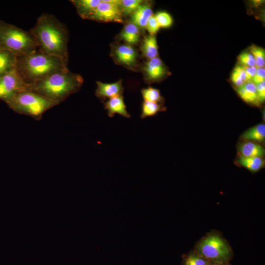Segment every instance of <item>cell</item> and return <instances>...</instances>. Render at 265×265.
<instances>
[{
    "label": "cell",
    "instance_id": "obj_7",
    "mask_svg": "<svg viewBox=\"0 0 265 265\" xmlns=\"http://www.w3.org/2000/svg\"><path fill=\"white\" fill-rule=\"evenodd\" d=\"M29 85L16 68L13 69L0 76V100L6 103L18 93L29 90Z\"/></svg>",
    "mask_w": 265,
    "mask_h": 265
},
{
    "label": "cell",
    "instance_id": "obj_13",
    "mask_svg": "<svg viewBox=\"0 0 265 265\" xmlns=\"http://www.w3.org/2000/svg\"><path fill=\"white\" fill-rule=\"evenodd\" d=\"M104 104L105 109L107 110L109 117H113L115 114H118L125 118L131 117L130 114L126 110L122 95L110 98Z\"/></svg>",
    "mask_w": 265,
    "mask_h": 265
},
{
    "label": "cell",
    "instance_id": "obj_18",
    "mask_svg": "<svg viewBox=\"0 0 265 265\" xmlns=\"http://www.w3.org/2000/svg\"><path fill=\"white\" fill-rule=\"evenodd\" d=\"M140 51L143 56L148 60L158 57V46L155 35H148L143 38Z\"/></svg>",
    "mask_w": 265,
    "mask_h": 265
},
{
    "label": "cell",
    "instance_id": "obj_26",
    "mask_svg": "<svg viewBox=\"0 0 265 265\" xmlns=\"http://www.w3.org/2000/svg\"><path fill=\"white\" fill-rule=\"evenodd\" d=\"M249 52L252 54L255 61L257 68H265V50L256 45H252L249 48Z\"/></svg>",
    "mask_w": 265,
    "mask_h": 265
},
{
    "label": "cell",
    "instance_id": "obj_12",
    "mask_svg": "<svg viewBox=\"0 0 265 265\" xmlns=\"http://www.w3.org/2000/svg\"><path fill=\"white\" fill-rule=\"evenodd\" d=\"M153 15L151 4L144 1L131 15V22L140 28H145L148 21Z\"/></svg>",
    "mask_w": 265,
    "mask_h": 265
},
{
    "label": "cell",
    "instance_id": "obj_14",
    "mask_svg": "<svg viewBox=\"0 0 265 265\" xmlns=\"http://www.w3.org/2000/svg\"><path fill=\"white\" fill-rule=\"evenodd\" d=\"M140 28L132 22L127 23L123 27L118 38L132 46L137 45L140 39Z\"/></svg>",
    "mask_w": 265,
    "mask_h": 265
},
{
    "label": "cell",
    "instance_id": "obj_30",
    "mask_svg": "<svg viewBox=\"0 0 265 265\" xmlns=\"http://www.w3.org/2000/svg\"><path fill=\"white\" fill-rule=\"evenodd\" d=\"M159 28L155 16L153 15L148 21L145 28L149 33V35H154L159 31Z\"/></svg>",
    "mask_w": 265,
    "mask_h": 265
},
{
    "label": "cell",
    "instance_id": "obj_1",
    "mask_svg": "<svg viewBox=\"0 0 265 265\" xmlns=\"http://www.w3.org/2000/svg\"><path fill=\"white\" fill-rule=\"evenodd\" d=\"M29 32L34 38L40 51L56 56L67 63L68 30L55 17L42 14Z\"/></svg>",
    "mask_w": 265,
    "mask_h": 265
},
{
    "label": "cell",
    "instance_id": "obj_17",
    "mask_svg": "<svg viewBox=\"0 0 265 265\" xmlns=\"http://www.w3.org/2000/svg\"><path fill=\"white\" fill-rule=\"evenodd\" d=\"M76 8L78 14L83 19H87L101 0H71Z\"/></svg>",
    "mask_w": 265,
    "mask_h": 265
},
{
    "label": "cell",
    "instance_id": "obj_33",
    "mask_svg": "<svg viewBox=\"0 0 265 265\" xmlns=\"http://www.w3.org/2000/svg\"><path fill=\"white\" fill-rule=\"evenodd\" d=\"M246 76V80L247 81H251L254 76L255 75L257 68L256 66L247 67L243 66Z\"/></svg>",
    "mask_w": 265,
    "mask_h": 265
},
{
    "label": "cell",
    "instance_id": "obj_28",
    "mask_svg": "<svg viewBox=\"0 0 265 265\" xmlns=\"http://www.w3.org/2000/svg\"><path fill=\"white\" fill-rule=\"evenodd\" d=\"M239 64L243 66H255V61L253 56L249 52H243L238 57Z\"/></svg>",
    "mask_w": 265,
    "mask_h": 265
},
{
    "label": "cell",
    "instance_id": "obj_16",
    "mask_svg": "<svg viewBox=\"0 0 265 265\" xmlns=\"http://www.w3.org/2000/svg\"><path fill=\"white\" fill-rule=\"evenodd\" d=\"M239 156L245 157H261L265 155L264 147L256 142L245 141L238 148Z\"/></svg>",
    "mask_w": 265,
    "mask_h": 265
},
{
    "label": "cell",
    "instance_id": "obj_11",
    "mask_svg": "<svg viewBox=\"0 0 265 265\" xmlns=\"http://www.w3.org/2000/svg\"><path fill=\"white\" fill-rule=\"evenodd\" d=\"M96 84L95 95L102 101L122 95L124 91L121 80L113 83H104L97 81Z\"/></svg>",
    "mask_w": 265,
    "mask_h": 265
},
{
    "label": "cell",
    "instance_id": "obj_21",
    "mask_svg": "<svg viewBox=\"0 0 265 265\" xmlns=\"http://www.w3.org/2000/svg\"><path fill=\"white\" fill-rule=\"evenodd\" d=\"M237 162L240 166L252 172L258 171L265 165V160L261 157H245L239 156Z\"/></svg>",
    "mask_w": 265,
    "mask_h": 265
},
{
    "label": "cell",
    "instance_id": "obj_27",
    "mask_svg": "<svg viewBox=\"0 0 265 265\" xmlns=\"http://www.w3.org/2000/svg\"><path fill=\"white\" fill-rule=\"evenodd\" d=\"M155 17L160 27H169L173 22L171 16L165 11H160L157 13L155 15Z\"/></svg>",
    "mask_w": 265,
    "mask_h": 265
},
{
    "label": "cell",
    "instance_id": "obj_6",
    "mask_svg": "<svg viewBox=\"0 0 265 265\" xmlns=\"http://www.w3.org/2000/svg\"><path fill=\"white\" fill-rule=\"evenodd\" d=\"M198 249L204 257L216 262L225 261L230 256L228 245L217 235H210L203 239L198 244Z\"/></svg>",
    "mask_w": 265,
    "mask_h": 265
},
{
    "label": "cell",
    "instance_id": "obj_8",
    "mask_svg": "<svg viewBox=\"0 0 265 265\" xmlns=\"http://www.w3.org/2000/svg\"><path fill=\"white\" fill-rule=\"evenodd\" d=\"M121 0H101L87 20L100 22L122 23L123 16L120 8Z\"/></svg>",
    "mask_w": 265,
    "mask_h": 265
},
{
    "label": "cell",
    "instance_id": "obj_32",
    "mask_svg": "<svg viewBox=\"0 0 265 265\" xmlns=\"http://www.w3.org/2000/svg\"><path fill=\"white\" fill-rule=\"evenodd\" d=\"M258 105L263 103L265 100V81L256 85Z\"/></svg>",
    "mask_w": 265,
    "mask_h": 265
},
{
    "label": "cell",
    "instance_id": "obj_23",
    "mask_svg": "<svg viewBox=\"0 0 265 265\" xmlns=\"http://www.w3.org/2000/svg\"><path fill=\"white\" fill-rule=\"evenodd\" d=\"M141 93L144 101L163 105L164 98L161 96L159 89L152 87L143 88Z\"/></svg>",
    "mask_w": 265,
    "mask_h": 265
},
{
    "label": "cell",
    "instance_id": "obj_2",
    "mask_svg": "<svg viewBox=\"0 0 265 265\" xmlns=\"http://www.w3.org/2000/svg\"><path fill=\"white\" fill-rule=\"evenodd\" d=\"M83 82L80 75L72 73L67 68L29 84V90L59 104L78 92Z\"/></svg>",
    "mask_w": 265,
    "mask_h": 265
},
{
    "label": "cell",
    "instance_id": "obj_34",
    "mask_svg": "<svg viewBox=\"0 0 265 265\" xmlns=\"http://www.w3.org/2000/svg\"><path fill=\"white\" fill-rule=\"evenodd\" d=\"M209 265H223L222 264H219V263H216V264H209Z\"/></svg>",
    "mask_w": 265,
    "mask_h": 265
},
{
    "label": "cell",
    "instance_id": "obj_22",
    "mask_svg": "<svg viewBox=\"0 0 265 265\" xmlns=\"http://www.w3.org/2000/svg\"><path fill=\"white\" fill-rule=\"evenodd\" d=\"M166 107L158 103L144 101L142 105L140 117L141 119L153 116L158 112L164 111Z\"/></svg>",
    "mask_w": 265,
    "mask_h": 265
},
{
    "label": "cell",
    "instance_id": "obj_15",
    "mask_svg": "<svg viewBox=\"0 0 265 265\" xmlns=\"http://www.w3.org/2000/svg\"><path fill=\"white\" fill-rule=\"evenodd\" d=\"M236 91L241 99L247 103L258 105L256 85L247 81L242 86L237 87Z\"/></svg>",
    "mask_w": 265,
    "mask_h": 265
},
{
    "label": "cell",
    "instance_id": "obj_19",
    "mask_svg": "<svg viewBox=\"0 0 265 265\" xmlns=\"http://www.w3.org/2000/svg\"><path fill=\"white\" fill-rule=\"evenodd\" d=\"M17 56L0 46V76L16 68Z\"/></svg>",
    "mask_w": 265,
    "mask_h": 265
},
{
    "label": "cell",
    "instance_id": "obj_10",
    "mask_svg": "<svg viewBox=\"0 0 265 265\" xmlns=\"http://www.w3.org/2000/svg\"><path fill=\"white\" fill-rule=\"evenodd\" d=\"M144 79L148 83L160 82L170 74L167 66L158 57L148 59L142 68Z\"/></svg>",
    "mask_w": 265,
    "mask_h": 265
},
{
    "label": "cell",
    "instance_id": "obj_9",
    "mask_svg": "<svg viewBox=\"0 0 265 265\" xmlns=\"http://www.w3.org/2000/svg\"><path fill=\"white\" fill-rule=\"evenodd\" d=\"M111 55L114 62L132 70L138 64V53L132 45L127 44H116L112 46Z\"/></svg>",
    "mask_w": 265,
    "mask_h": 265
},
{
    "label": "cell",
    "instance_id": "obj_4",
    "mask_svg": "<svg viewBox=\"0 0 265 265\" xmlns=\"http://www.w3.org/2000/svg\"><path fill=\"white\" fill-rule=\"evenodd\" d=\"M0 46L17 57L38 49L35 40L29 31L0 20Z\"/></svg>",
    "mask_w": 265,
    "mask_h": 265
},
{
    "label": "cell",
    "instance_id": "obj_20",
    "mask_svg": "<svg viewBox=\"0 0 265 265\" xmlns=\"http://www.w3.org/2000/svg\"><path fill=\"white\" fill-rule=\"evenodd\" d=\"M241 137L245 141L261 143L265 140V125L258 124L244 132Z\"/></svg>",
    "mask_w": 265,
    "mask_h": 265
},
{
    "label": "cell",
    "instance_id": "obj_31",
    "mask_svg": "<svg viewBox=\"0 0 265 265\" xmlns=\"http://www.w3.org/2000/svg\"><path fill=\"white\" fill-rule=\"evenodd\" d=\"M264 81H265V68H257L251 81L257 85Z\"/></svg>",
    "mask_w": 265,
    "mask_h": 265
},
{
    "label": "cell",
    "instance_id": "obj_5",
    "mask_svg": "<svg viewBox=\"0 0 265 265\" xmlns=\"http://www.w3.org/2000/svg\"><path fill=\"white\" fill-rule=\"evenodd\" d=\"M14 111L26 115L36 120L59 104L30 90L21 91L6 103Z\"/></svg>",
    "mask_w": 265,
    "mask_h": 265
},
{
    "label": "cell",
    "instance_id": "obj_29",
    "mask_svg": "<svg viewBox=\"0 0 265 265\" xmlns=\"http://www.w3.org/2000/svg\"><path fill=\"white\" fill-rule=\"evenodd\" d=\"M209 263L202 258L193 254L188 256L184 263V265H209Z\"/></svg>",
    "mask_w": 265,
    "mask_h": 265
},
{
    "label": "cell",
    "instance_id": "obj_3",
    "mask_svg": "<svg viewBox=\"0 0 265 265\" xmlns=\"http://www.w3.org/2000/svg\"><path fill=\"white\" fill-rule=\"evenodd\" d=\"M61 59L39 49L17 57L16 68L24 80L31 84L58 71L67 68Z\"/></svg>",
    "mask_w": 265,
    "mask_h": 265
},
{
    "label": "cell",
    "instance_id": "obj_25",
    "mask_svg": "<svg viewBox=\"0 0 265 265\" xmlns=\"http://www.w3.org/2000/svg\"><path fill=\"white\" fill-rule=\"evenodd\" d=\"M144 1L142 0H121L120 8L123 16H131Z\"/></svg>",
    "mask_w": 265,
    "mask_h": 265
},
{
    "label": "cell",
    "instance_id": "obj_24",
    "mask_svg": "<svg viewBox=\"0 0 265 265\" xmlns=\"http://www.w3.org/2000/svg\"><path fill=\"white\" fill-rule=\"evenodd\" d=\"M230 80L236 88L242 86L246 82L245 72L243 66L238 64L235 66L232 72Z\"/></svg>",
    "mask_w": 265,
    "mask_h": 265
}]
</instances>
